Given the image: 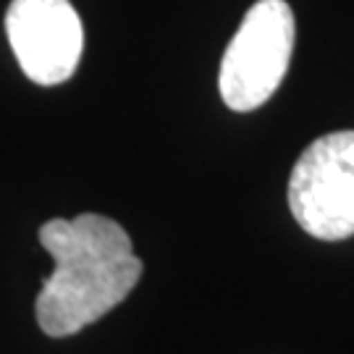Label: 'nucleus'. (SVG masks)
Listing matches in <instances>:
<instances>
[{"label":"nucleus","instance_id":"f257e3e1","mask_svg":"<svg viewBox=\"0 0 354 354\" xmlns=\"http://www.w3.org/2000/svg\"><path fill=\"white\" fill-rule=\"evenodd\" d=\"M39 241L55 268L37 294V323L50 339L74 336L127 299L142 279V260L113 218L82 213L53 218Z\"/></svg>","mask_w":354,"mask_h":354},{"label":"nucleus","instance_id":"f03ea898","mask_svg":"<svg viewBox=\"0 0 354 354\" xmlns=\"http://www.w3.org/2000/svg\"><path fill=\"white\" fill-rule=\"evenodd\" d=\"M294 13L286 0H257L228 42L218 89L231 111L247 113L281 87L294 53Z\"/></svg>","mask_w":354,"mask_h":354},{"label":"nucleus","instance_id":"7ed1b4c3","mask_svg":"<svg viewBox=\"0 0 354 354\" xmlns=\"http://www.w3.org/2000/svg\"><path fill=\"white\" fill-rule=\"evenodd\" d=\"M289 207L315 239L354 236V131H333L299 155L289 178Z\"/></svg>","mask_w":354,"mask_h":354},{"label":"nucleus","instance_id":"20e7f679","mask_svg":"<svg viewBox=\"0 0 354 354\" xmlns=\"http://www.w3.org/2000/svg\"><path fill=\"white\" fill-rule=\"evenodd\" d=\"M13 55L42 87L71 79L84 50V26L68 0H13L6 13Z\"/></svg>","mask_w":354,"mask_h":354}]
</instances>
